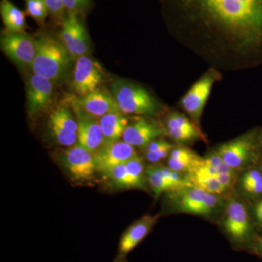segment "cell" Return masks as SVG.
<instances>
[{"mask_svg":"<svg viewBox=\"0 0 262 262\" xmlns=\"http://www.w3.org/2000/svg\"><path fill=\"white\" fill-rule=\"evenodd\" d=\"M179 34L220 39L234 53L262 55V0H162Z\"/></svg>","mask_w":262,"mask_h":262,"instance_id":"6da1fadb","label":"cell"},{"mask_svg":"<svg viewBox=\"0 0 262 262\" xmlns=\"http://www.w3.org/2000/svg\"><path fill=\"white\" fill-rule=\"evenodd\" d=\"M167 194L169 210L211 220L225 206L224 196L215 195L194 185L170 191Z\"/></svg>","mask_w":262,"mask_h":262,"instance_id":"7a4b0ae2","label":"cell"},{"mask_svg":"<svg viewBox=\"0 0 262 262\" xmlns=\"http://www.w3.org/2000/svg\"><path fill=\"white\" fill-rule=\"evenodd\" d=\"M35 42V57L31 67L34 74L53 82L62 80L72 60L63 43L48 34H43Z\"/></svg>","mask_w":262,"mask_h":262,"instance_id":"3957f363","label":"cell"},{"mask_svg":"<svg viewBox=\"0 0 262 262\" xmlns=\"http://www.w3.org/2000/svg\"><path fill=\"white\" fill-rule=\"evenodd\" d=\"M114 98L123 114L154 115L160 105L147 90L127 81H115L113 85Z\"/></svg>","mask_w":262,"mask_h":262,"instance_id":"277c9868","label":"cell"},{"mask_svg":"<svg viewBox=\"0 0 262 262\" xmlns=\"http://www.w3.org/2000/svg\"><path fill=\"white\" fill-rule=\"evenodd\" d=\"M257 134L254 131L239 136L222 144L215 151L225 163L237 172L242 171L257 159Z\"/></svg>","mask_w":262,"mask_h":262,"instance_id":"5b68a950","label":"cell"},{"mask_svg":"<svg viewBox=\"0 0 262 262\" xmlns=\"http://www.w3.org/2000/svg\"><path fill=\"white\" fill-rule=\"evenodd\" d=\"M222 227L232 243L247 244L252 239L253 227L246 205L237 198L229 200L225 208Z\"/></svg>","mask_w":262,"mask_h":262,"instance_id":"8992f818","label":"cell"},{"mask_svg":"<svg viewBox=\"0 0 262 262\" xmlns=\"http://www.w3.org/2000/svg\"><path fill=\"white\" fill-rule=\"evenodd\" d=\"M220 74L214 70L206 72L182 98L180 105L196 125L200 120L213 84L219 80Z\"/></svg>","mask_w":262,"mask_h":262,"instance_id":"52a82bcc","label":"cell"},{"mask_svg":"<svg viewBox=\"0 0 262 262\" xmlns=\"http://www.w3.org/2000/svg\"><path fill=\"white\" fill-rule=\"evenodd\" d=\"M1 48L20 68L32 67L36 53L35 39L24 32L5 33L1 37Z\"/></svg>","mask_w":262,"mask_h":262,"instance_id":"ba28073f","label":"cell"},{"mask_svg":"<svg viewBox=\"0 0 262 262\" xmlns=\"http://www.w3.org/2000/svg\"><path fill=\"white\" fill-rule=\"evenodd\" d=\"M80 14L67 13L61 24V39L72 59L86 56L89 51V35Z\"/></svg>","mask_w":262,"mask_h":262,"instance_id":"9c48e42d","label":"cell"},{"mask_svg":"<svg viewBox=\"0 0 262 262\" xmlns=\"http://www.w3.org/2000/svg\"><path fill=\"white\" fill-rule=\"evenodd\" d=\"M61 161L72 179L78 182L92 180L97 170L94 154L77 144L63 150Z\"/></svg>","mask_w":262,"mask_h":262,"instance_id":"30bf717a","label":"cell"},{"mask_svg":"<svg viewBox=\"0 0 262 262\" xmlns=\"http://www.w3.org/2000/svg\"><path fill=\"white\" fill-rule=\"evenodd\" d=\"M159 218L146 215L134 222L120 237L114 262H127V256L147 237Z\"/></svg>","mask_w":262,"mask_h":262,"instance_id":"8fae6325","label":"cell"},{"mask_svg":"<svg viewBox=\"0 0 262 262\" xmlns=\"http://www.w3.org/2000/svg\"><path fill=\"white\" fill-rule=\"evenodd\" d=\"M103 77L102 68L97 62L89 56H81L76 60L72 88L79 96H85L97 89Z\"/></svg>","mask_w":262,"mask_h":262,"instance_id":"7c38bea8","label":"cell"},{"mask_svg":"<svg viewBox=\"0 0 262 262\" xmlns=\"http://www.w3.org/2000/svg\"><path fill=\"white\" fill-rule=\"evenodd\" d=\"M76 115L78 131L77 144L93 154L104 145L105 140L98 120L84 110L72 105Z\"/></svg>","mask_w":262,"mask_h":262,"instance_id":"4fadbf2b","label":"cell"},{"mask_svg":"<svg viewBox=\"0 0 262 262\" xmlns=\"http://www.w3.org/2000/svg\"><path fill=\"white\" fill-rule=\"evenodd\" d=\"M163 128L167 135L178 144H186L196 140H206L201 127L181 113L169 114Z\"/></svg>","mask_w":262,"mask_h":262,"instance_id":"5bb4252c","label":"cell"},{"mask_svg":"<svg viewBox=\"0 0 262 262\" xmlns=\"http://www.w3.org/2000/svg\"><path fill=\"white\" fill-rule=\"evenodd\" d=\"M137 155L134 146L124 141L104 144L94 154L96 169L101 173H106L110 168L125 164Z\"/></svg>","mask_w":262,"mask_h":262,"instance_id":"9a60e30c","label":"cell"},{"mask_svg":"<svg viewBox=\"0 0 262 262\" xmlns=\"http://www.w3.org/2000/svg\"><path fill=\"white\" fill-rule=\"evenodd\" d=\"M165 134L163 127L144 117H136L124 131L122 139L134 147L145 149L151 141Z\"/></svg>","mask_w":262,"mask_h":262,"instance_id":"2e32d148","label":"cell"},{"mask_svg":"<svg viewBox=\"0 0 262 262\" xmlns=\"http://www.w3.org/2000/svg\"><path fill=\"white\" fill-rule=\"evenodd\" d=\"M53 85L52 81L42 76L34 74L31 76L27 84V107L31 115L47 107L53 96Z\"/></svg>","mask_w":262,"mask_h":262,"instance_id":"e0dca14e","label":"cell"},{"mask_svg":"<svg viewBox=\"0 0 262 262\" xmlns=\"http://www.w3.org/2000/svg\"><path fill=\"white\" fill-rule=\"evenodd\" d=\"M72 105L98 118L106 114L120 111L115 98L98 89L76 99Z\"/></svg>","mask_w":262,"mask_h":262,"instance_id":"ac0fdd59","label":"cell"},{"mask_svg":"<svg viewBox=\"0 0 262 262\" xmlns=\"http://www.w3.org/2000/svg\"><path fill=\"white\" fill-rule=\"evenodd\" d=\"M203 159L195 151L186 146H175L168 157L169 168L184 175L190 173L199 166Z\"/></svg>","mask_w":262,"mask_h":262,"instance_id":"d6986e66","label":"cell"},{"mask_svg":"<svg viewBox=\"0 0 262 262\" xmlns=\"http://www.w3.org/2000/svg\"><path fill=\"white\" fill-rule=\"evenodd\" d=\"M98 122L104 136V144L119 141L129 124L128 120L120 111L106 114L99 117Z\"/></svg>","mask_w":262,"mask_h":262,"instance_id":"ffe728a7","label":"cell"},{"mask_svg":"<svg viewBox=\"0 0 262 262\" xmlns=\"http://www.w3.org/2000/svg\"><path fill=\"white\" fill-rule=\"evenodd\" d=\"M0 14L8 32H24L26 27L25 13L10 0H2Z\"/></svg>","mask_w":262,"mask_h":262,"instance_id":"44dd1931","label":"cell"},{"mask_svg":"<svg viewBox=\"0 0 262 262\" xmlns=\"http://www.w3.org/2000/svg\"><path fill=\"white\" fill-rule=\"evenodd\" d=\"M237 182L244 195L250 199L262 196V172L260 168L249 167L245 169Z\"/></svg>","mask_w":262,"mask_h":262,"instance_id":"7402d4cb","label":"cell"},{"mask_svg":"<svg viewBox=\"0 0 262 262\" xmlns=\"http://www.w3.org/2000/svg\"><path fill=\"white\" fill-rule=\"evenodd\" d=\"M146 177L156 199L163 193L171 191V188L164 176L159 164H151L146 167Z\"/></svg>","mask_w":262,"mask_h":262,"instance_id":"603a6c76","label":"cell"},{"mask_svg":"<svg viewBox=\"0 0 262 262\" xmlns=\"http://www.w3.org/2000/svg\"><path fill=\"white\" fill-rule=\"evenodd\" d=\"M186 177L192 182L193 185L201 188L211 194L225 196V194L229 192V191L224 187L214 177L193 173L186 174Z\"/></svg>","mask_w":262,"mask_h":262,"instance_id":"cb8c5ba5","label":"cell"},{"mask_svg":"<svg viewBox=\"0 0 262 262\" xmlns=\"http://www.w3.org/2000/svg\"><path fill=\"white\" fill-rule=\"evenodd\" d=\"M48 123L53 124L60 128L77 134L78 125L70 110L65 106H60L53 110L49 116Z\"/></svg>","mask_w":262,"mask_h":262,"instance_id":"d4e9b609","label":"cell"},{"mask_svg":"<svg viewBox=\"0 0 262 262\" xmlns=\"http://www.w3.org/2000/svg\"><path fill=\"white\" fill-rule=\"evenodd\" d=\"M127 172L134 182L135 189H146V168L144 160L139 155L125 163Z\"/></svg>","mask_w":262,"mask_h":262,"instance_id":"484cf974","label":"cell"},{"mask_svg":"<svg viewBox=\"0 0 262 262\" xmlns=\"http://www.w3.org/2000/svg\"><path fill=\"white\" fill-rule=\"evenodd\" d=\"M104 174L111 179L112 182L117 187L122 189H135L134 182L127 172L125 164L113 167Z\"/></svg>","mask_w":262,"mask_h":262,"instance_id":"4316f807","label":"cell"},{"mask_svg":"<svg viewBox=\"0 0 262 262\" xmlns=\"http://www.w3.org/2000/svg\"><path fill=\"white\" fill-rule=\"evenodd\" d=\"M25 14L34 19L38 24H45L48 10L44 0H24Z\"/></svg>","mask_w":262,"mask_h":262,"instance_id":"83f0119b","label":"cell"},{"mask_svg":"<svg viewBox=\"0 0 262 262\" xmlns=\"http://www.w3.org/2000/svg\"><path fill=\"white\" fill-rule=\"evenodd\" d=\"M48 128L52 136L60 144L65 146H72L77 144V134L60 128L53 124L48 123Z\"/></svg>","mask_w":262,"mask_h":262,"instance_id":"f1b7e54d","label":"cell"},{"mask_svg":"<svg viewBox=\"0 0 262 262\" xmlns=\"http://www.w3.org/2000/svg\"><path fill=\"white\" fill-rule=\"evenodd\" d=\"M48 10V15L57 24L63 23L67 14L63 0H44Z\"/></svg>","mask_w":262,"mask_h":262,"instance_id":"f546056e","label":"cell"},{"mask_svg":"<svg viewBox=\"0 0 262 262\" xmlns=\"http://www.w3.org/2000/svg\"><path fill=\"white\" fill-rule=\"evenodd\" d=\"M174 146L171 143L168 142L163 147L155 150L154 151L145 152V158L147 161L152 164H157L162 161L166 158H168L172 150L174 149Z\"/></svg>","mask_w":262,"mask_h":262,"instance_id":"4dcf8cb0","label":"cell"},{"mask_svg":"<svg viewBox=\"0 0 262 262\" xmlns=\"http://www.w3.org/2000/svg\"><path fill=\"white\" fill-rule=\"evenodd\" d=\"M67 13H76L80 15L89 9L91 0H63Z\"/></svg>","mask_w":262,"mask_h":262,"instance_id":"1f68e13d","label":"cell"},{"mask_svg":"<svg viewBox=\"0 0 262 262\" xmlns=\"http://www.w3.org/2000/svg\"><path fill=\"white\" fill-rule=\"evenodd\" d=\"M215 178L229 192H231L234 189L237 182V178L225 174L218 173Z\"/></svg>","mask_w":262,"mask_h":262,"instance_id":"d6a6232c","label":"cell"},{"mask_svg":"<svg viewBox=\"0 0 262 262\" xmlns=\"http://www.w3.org/2000/svg\"><path fill=\"white\" fill-rule=\"evenodd\" d=\"M254 214L258 223L262 225V200L256 203L254 207Z\"/></svg>","mask_w":262,"mask_h":262,"instance_id":"836d02e7","label":"cell"},{"mask_svg":"<svg viewBox=\"0 0 262 262\" xmlns=\"http://www.w3.org/2000/svg\"><path fill=\"white\" fill-rule=\"evenodd\" d=\"M257 142L258 148H259V149H262V130L260 131L259 133H258Z\"/></svg>","mask_w":262,"mask_h":262,"instance_id":"e575fe53","label":"cell"},{"mask_svg":"<svg viewBox=\"0 0 262 262\" xmlns=\"http://www.w3.org/2000/svg\"><path fill=\"white\" fill-rule=\"evenodd\" d=\"M258 248H259V251H261L262 253V237L259 239V241H258Z\"/></svg>","mask_w":262,"mask_h":262,"instance_id":"d590c367","label":"cell"}]
</instances>
